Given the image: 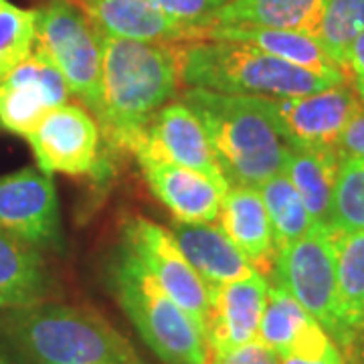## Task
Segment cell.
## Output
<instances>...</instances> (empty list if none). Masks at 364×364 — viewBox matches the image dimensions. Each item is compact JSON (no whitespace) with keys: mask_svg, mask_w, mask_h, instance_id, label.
Masks as SVG:
<instances>
[{"mask_svg":"<svg viewBox=\"0 0 364 364\" xmlns=\"http://www.w3.org/2000/svg\"><path fill=\"white\" fill-rule=\"evenodd\" d=\"M37 11H26L11 0H0V79L35 49Z\"/></svg>","mask_w":364,"mask_h":364,"instance_id":"obj_28","label":"cell"},{"mask_svg":"<svg viewBox=\"0 0 364 364\" xmlns=\"http://www.w3.org/2000/svg\"><path fill=\"white\" fill-rule=\"evenodd\" d=\"M205 39L245 43L272 57L314 71L318 75L336 79V81H348L344 69L326 53L318 37H314L310 33L289 31V28H269V26L215 25L205 33Z\"/></svg>","mask_w":364,"mask_h":364,"instance_id":"obj_17","label":"cell"},{"mask_svg":"<svg viewBox=\"0 0 364 364\" xmlns=\"http://www.w3.org/2000/svg\"><path fill=\"white\" fill-rule=\"evenodd\" d=\"M279 364H344V358L340 350H336L330 356H324V358H279Z\"/></svg>","mask_w":364,"mask_h":364,"instance_id":"obj_33","label":"cell"},{"mask_svg":"<svg viewBox=\"0 0 364 364\" xmlns=\"http://www.w3.org/2000/svg\"><path fill=\"white\" fill-rule=\"evenodd\" d=\"M259 193L269 223H272L275 251L301 239L316 225L301 196L298 195V191L294 188V184L284 172L263 182L259 186Z\"/></svg>","mask_w":364,"mask_h":364,"instance_id":"obj_25","label":"cell"},{"mask_svg":"<svg viewBox=\"0 0 364 364\" xmlns=\"http://www.w3.org/2000/svg\"><path fill=\"white\" fill-rule=\"evenodd\" d=\"M340 156L364 158V105L352 117L346 130L342 132L338 142Z\"/></svg>","mask_w":364,"mask_h":364,"instance_id":"obj_31","label":"cell"},{"mask_svg":"<svg viewBox=\"0 0 364 364\" xmlns=\"http://www.w3.org/2000/svg\"><path fill=\"white\" fill-rule=\"evenodd\" d=\"M210 364H279V356L255 340L231 352L213 354Z\"/></svg>","mask_w":364,"mask_h":364,"instance_id":"obj_30","label":"cell"},{"mask_svg":"<svg viewBox=\"0 0 364 364\" xmlns=\"http://www.w3.org/2000/svg\"><path fill=\"white\" fill-rule=\"evenodd\" d=\"M35 47L65 79L69 93L97 116L102 104V45L91 21L69 0H51L37 11Z\"/></svg>","mask_w":364,"mask_h":364,"instance_id":"obj_7","label":"cell"},{"mask_svg":"<svg viewBox=\"0 0 364 364\" xmlns=\"http://www.w3.org/2000/svg\"><path fill=\"white\" fill-rule=\"evenodd\" d=\"M336 277L342 322L354 342L364 332V231L336 233Z\"/></svg>","mask_w":364,"mask_h":364,"instance_id":"obj_24","label":"cell"},{"mask_svg":"<svg viewBox=\"0 0 364 364\" xmlns=\"http://www.w3.org/2000/svg\"><path fill=\"white\" fill-rule=\"evenodd\" d=\"M144 176L158 200L181 223H215L229 191L203 172L168 162H142Z\"/></svg>","mask_w":364,"mask_h":364,"instance_id":"obj_16","label":"cell"},{"mask_svg":"<svg viewBox=\"0 0 364 364\" xmlns=\"http://www.w3.org/2000/svg\"><path fill=\"white\" fill-rule=\"evenodd\" d=\"M122 243L140 259L160 287L195 320V324L205 334L208 318V286L182 255L176 239L168 229L144 217H132L124 225Z\"/></svg>","mask_w":364,"mask_h":364,"instance_id":"obj_9","label":"cell"},{"mask_svg":"<svg viewBox=\"0 0 364 364\" xmlns=\"http://www.w3.org/2000/svg\"><path fill=\"white\" fill-rule=\"evenodd\" d=\"M107 286L144 344L164 364H208L203 330L124 243L107 261Z\"/></svg>","mask_w":364,"mask_h":364,"instance_id":"obj_5","label":"cell"},{"mask_svg":"<svg viewBox=\"0 0 364 364\" xmlns=\"http://www.w3.org/2000/svg\"><path fill=\"white\" fill-rule=\"evenodd\" d=\"M267 289L269 279L259 272L223 286H208V350L223 354L257 340Z\"/></svg>","mask_w":364,"mask_h":364,"instance_id":"obj_14","label":"cell"},{"mask_svg":"<svg viewBox=\"0 0 364 364\" xmlns=\"http://www.w3.org/2000/svg\"><path fill=\"white\" fill-rule=\"evenodd\" d=\"M340 160L342 156L338 150H289L284 174L298 191L316 225L330 227L332 196Z\"/></svg>","mask_w":364,"mask_h":364,"instance_id":"obj_23","label":"cell"},{"mask_svg":"<svg viewBox=\"0 0 364 364\" xmlns=\"http://www.w3.org/2000/svg\"><path fill=\"white\" fill-rule=\"evenodd\" d=\"M0 229L28 247H61V215L51 176L23 168L0 176Z\"/></svg>","mask_w":364,"mask_h":364,"instance_id":"obj_10","label":"cell"},{"mask_svg":"<svg viewBox=\"0 0 364 364\" xmlns=\"http://www.w3.org/2000/svg\"><path fill=\"white\" fill-rule=\"evenodd\" d=\"M178 65L184 85L231 95L294 97L348 83L286 63L237 41L200 39L178 45Z\"/></svg>","mask_w":364,"mask_h":364,"instance_id":"obj_3","label":"cell"},{"mask_svg":"<svg viewBox=\"0 0 364 364\" xmlns=\"http://www.w3.org/2000/svg\"><path fill=\"white\" fill-rule=\"evenodd\" d=\"M51 289V277L39 251L0 229V310L41 304Z\"/></svg>","mask_w":364,"mask_h":364,"instance_id":"obj_21","label":"cell"},{"mask_svg":"<svg viewBox=\"0 0 364 364\" xmlns=\"http://www.w3.org/2000/svg\"><path fill=\"white\" fill-rule=\"evenodd\" d=\"M330 227L336 233L364 231V158L342 156L340 160Z\"/></svg>","mask_w":364,"mask_h":364,"instance_id":"obj_26","label":"cell"},{"mask_svg":"<svg viewBox=\"0 0 364 364\" xmlns=\"http://www.w3.org/2000/svg\"><path fill=\"white\" fill-rule=\"evenodd\" d=\"M170 233L207 286H223L255 272L221 227L213 223L176 221Z\"/></svg>","mask_w":364,"mask_h":364,"instance_id":"obj_19","label":"cell"},{"mask_svg":"<svg viewBox=\"0 0 364 364\" xmlns=\"http://www.w3.org/2000/svg\"><path fill=\"white\" fill-rule=\"evenodd\" d=\"M364 31V0H326L318 41L346 73V57L354 39ZM348 75V73H346Z\"/></svg>","mask_w":364,"mask_h":364,"instance_id":"obj_27","label":"cell"},{"mask_svg":"<svg viewBox=\"0 0 364 364\" xmlns=\"http://www.w3.org/2000/svg\"><path fill=\"white\" fill-rule=\"evenodd\" d=\"M257 342L279 358H324L338 350L320 322L273 282H269L261 314Z\"/></svg>","mask_w":364,"mask_h":364,"instance_id":"obj_15","label":"cell"},{"mask_svg":"<svg viewBox=\"0 0 364 364\" xmlns=\"http://www.w3.org/2000/svg\"><path fill=\"white\" fill-rule=\"evenodd\" d=\"M4 324L33 364H144L130 340L91 308L41 301L11 310Z\"/></svg>","mask_w":364,"mask_h":364,"instance_id":"obj_4","label":"cell"},{"mask_svg":"<svg viewBox=\"0 0 364 364\" xmlns=\"http://www.w3.org/2000/svg\"><path fill=\"white\" fill-rule=\"evenodd\" d=\"M61 71L37 47L0 79V128L25 138L49 112L69 104Z\"/></svg>","mask_w":364,"mask_h":364,"instance_id":"obj_12","label":"cell"},{"mask_svg":"<svg viewBox=\"0 0 364 364\" xmlns=\"http://www.w3.org/2000/svg\"><path fill=\"white\" fill-rule=\"evenodd\" d=\"M181 102L203 124L229 186L259 188L284 172L291 148L273 124L267 97L188 87Z\"/></svg>","mask_w":364,"mask_h":364,"instance_id":"obj_2","label":"cell"},{"mask_svg":"<svg viewBox=\"0 0 364 364\" xmlns=\"http://www.w3.org/2000/svg\"><path fill=\"white\" fill-rule=\"evenodd\" d=\"M219 221L225 235L245 255L255 272L269 275L275 259L273 231L259 188L229 186Z\"/></svg>","mask_w":364,"mask_h":364,"instance_id":"obj_20","label":"cell"},{"mask_svg":"<svg viewBox=\"0 0 364 364\" xmlns=\"http://www.w3.org/2000/svg\"><path fill=\"white\" fill-rule=\"evenodd\" d=\"M132 154L138 158L140 164L168 162L203 172L215 181L227 182L210 150L203 124L182 102H170L150 119L148 128L134 144Z\"/></svg>","mask_w":364,"mask_h":364,"instance_id":"obj_13","label":"cell"},{"mask_svg":"<svg viewBox=\"0 0 364 364\" xmlns=\"http://www.w3.org/2000/svg\"><path fill=\"white\" fill-rule=\"evenodd\" d=\"M326 0H229L215 25H247L289 28L318 35Z\"/></svg>","mask_w":364,"mask_h":364,"instance_id":"obj_22","label":"cell"},{"mask_svg":"<svg viewBox=\"0 0 364 364\" xmlns=\"http://www.w3.org/2000/svg\"><path fill=\"white\" fill-rule=\"evenodd\" d=\"M0 364H16V363H14L13 358L9 356V354H4V352L0 350Z\"/></svg>","mask_w":364,"mask_h":364,"instance_id":"obj_34","label":"cell"},{"mask_svg":"<svg viewBox=\"0 0 364 364\" xmlns=\"http://www.w3.org/2000/svg\"><path fill=\"white\" fill-rule=\"evenodd\" d=\"M272 282L284 287L306 312L318 320L330 338L350 346L342 322L336 277V233L328 225H314L301 239L275 251Z\"/></svg>","mask_w":364,"mask_h":364,"instance_id":"obj_6","label":"cell"},{"mask_svg":"<svg viewBox=\"0 0 364 364\" xmlns=\"http://www.w3.org/2000/svg\"><path fill=\"white\" fill-rule=\"evenodd\" d=\"M100 33L146 43H191L193 35L158 11L152 0H69Z\"/></svg>","mask_w":364,"mask_h":364,"instance_id":"obj_18","label":"cell"},{"mask_svg":"<svg viewBox=\"0 0 364 364\" xmlns=\"http://www.w3.org/2000/svg\"><path fill=\"white\" fill-rule=\"evenodd\" d=\"M360 102H363V105H364V95H360Z\"/></svg>","mask_w":364,"mask_h":364,"instance_id":"obj_35","label":"cell"},{"mask_svg":"<svg viewBox=\"0 0 364 364\" xmlns=\"http://www.w3.org/2000/svg\"><path fill=\"white\" fill-rule=\"evenodd\" d=\"M158 11L172 23L186 28L193 39H205V33L213 26L217 14L229 0H152Z\"/></svg>","mask_w":364,"mask_h":364,"instance_id":"obj_29","label":"cell"},{"mask_svg":"<svg viewBox=\"0 0 364 364\" xmlns=\"http://www.w3.org/2000/svg\"><path fill=\"white\" fill-rule=\"evenodd\" d=\"M267 107L289 148L338 150L340 136L363 102L352 85L340 83L308 95L267 97Z\"/></svg>","mask_w":364,"mask_h":364,"instance_id":"obj_8","label":"cell"},{"mask_svg":"<svg viewBox=\"0 0 364 364\" xmlns=\"http://www.w3.org/2000/svg\"><path fill=\"white\" fill-rule=\"evenodd\" d=\"M39 170L51 176L90 174L100 160V124L81 105L65 104L49 112L25 136Z\"/></svg>","mask_w":364,"mask_h":364,"instance_id":"obj_11","label":"cell"},{"mask_svg":"<svg viewBox=\"0 0 364 364\" xmlns=\"http://www.w3.org/2000/svg\"><path fill=\"white\" fill-rule=\"evenodd\" d=\"M346 73L358 97L364 95V31L354 39L346 57Z\"/></svg>","mask_w":364,"mask_h":364,"instance_id":"obj_32","label":"cell"},{"mask_svg":"<svg viewBox=\"0 0 364 364\" xmlns=\"http://www.w3.org/2000/svg\"><path fill=\"white\" fill-rule=\"evenodd\" d=\"M100 45L102 104L95 119L109 142L132 152L150 119L170 104L182 83L178 45L105 33H100Z\"/></svg>","mask_w":364,"mask_h":364,"instance_id":"obj_1","label":"cell"}]
</instances>
